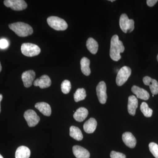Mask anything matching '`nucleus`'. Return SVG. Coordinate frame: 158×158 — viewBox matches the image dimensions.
I'll use <instances>...</instances> for the list:
<instances>
[{"label": "nucleus", "instance_id": "obj_1", "mask_svg": "<svg viewBox=\"0 0 158 158\" xmlns=\"http://www.w3.org/2000/svg\"><path fill=\"white\" fill-rule=\"evenodd\" d=\"M125 48L123 43L118 39V35H114L111 40L110 56L114 61H118L121 58V53L123 52Z\"/></svg>", "mask_w": 158, "mask_h": 158}, {"label": "nucleus", "instance_id": "obj_2", "mask_svg": "<svg viewBox=\"0 0 158 158\" xmlns=\"http://www.w3.org/2000/svg\"><path fill=\"white\" fill-rule=\"evenodd\" d=\"M9 28L20 37H26L33 34V29L28 24L22 22L13 23L9 25Z\"/></svg>", "mask_w": 158, "mask_h": 158}, {"label": "nucleus", "instance_id": "obj_3", "mask_svg": "<svg viewBox=\"0 0 158 158\" xmlns=\"http://www.w3.org/2000/svg\"><path fill=\"white\" fill-rule=\"evenodd\" d=\"M47 23L51 27L56 31H65L68 28V25L66 22L57 16L49 17L47 19Z\"/></svg>", "mask_w": 158, "mask_h": 158}, {"label": "nucleus", "instance_id": "obj_4", "mask_svg": "<svg viewBox=\"0 0 158 158\" xmlns=\"http://www.w3.org/2000/svg\"><path fill=\"white\" fill-rule=\"evenodd\" d=\"M21 49L23 55L27 57L35 56L40 52V49L38 46L29 43L23 44Z\"/></svg>", "mask_w": 158, "mask_h": 158}, {"label": "nucleus", "instance_id": "obj_5", "mask_svg": "<svg viewBox=\"0 0 158 158\" xmlns=\"http://www.w3.org/2000/svg\"><path fill=\"white\" fill-rule=\"evenodd\" d=\"M135 22L134 20L128 17L126 14H123L119 19V26L122 31L125 33H131L135 29Z\"/></svg>", "mask_w": 158, "mask_h": 158}, {"label": "nucleus", "instance_id": "obj_6", "mask_svg": "<svg viewBox=\"0 0 158 158\" xmlns=\"http://www.w3.org/2000/svg\"><path fill=\"white\" fill-rule=\"evenodd\" d=\"M131 74V70L128 66H123L117 73L116 83L118 86H121L127 82Z\"/></svg>", "mask_w": 158, "mask_h": 158}, {"label": "nucleus", "instance_id": "obj_7", "mask_svg": "<svg viewBox=\"0 0 158 158\" xmlns=\"http://www.w3.org/2000/svg\"><path fill=\"white\" fill-rule=\"evenodd\" d=\"M4 4L6 7L15 11H22L27 7V3L23 0H5Z\"/></svg>", "mask_w": 158, "mask_h": 158}, {"label": "nucleus", "instance_id": "obj_8", "mask_svg": "<svg viewBox=\"0 0 158 158\" xmlns=\"http://www.w3.org/2000/svg\"><path fill=\"white\" fill-rule=\"evenodd\" d=\"M24 117L30 127L36 126L39 122L40 118L33 110H28L25 112Z\"/></svg>", "mask_w": 158, "mask_h": 158}, {"label": "nucleus", "instance_id": "obj_9", "mask_svg": "<svg viewBox=\"0 0 158 158\" xmlns=\"http://www.w3.org/2000/svg\"><path fill=\"white\" fill-rule=\"evenodd\" d=\"M97 95L99 101L101 104H104L106 102L107 95L106 94V86L104 81H101L97 86Z\"/></svg>", "mask_w": 158, "mask_h": 158}, {"label": "nucleus", "instance_id": "obj_10", "mask_svg": "<svg viewBox=\"0 0 158 158\" xmlns=\"http://www.w3.org/2000/svg\"><path fill=\"white\" fill-rule=\"evenodd\" d=\"M35 76L36 74L34 70H28L23 73L22 75V79L24 86L26 88L31 87L35 79Z\"/></svg>", "mask_w": 158, "mask_h": 158}, {"label": "nucleus", "instance_id": "obj_11", "mask_svg": "<svg viewBox=\"0 0 158 158\" xmlns=\"http://www.w3.org/2000/svg\"><path fill=\"white\" fill-rule=\"evenodd\" d=\"M144 85L149 86L150 89L153 95H156L158 94V82L156 80L151 78L150 77L146 76L143 79Z\"/></svg>", "mask_w": 158, "mask_h": 158}, {"label": "nucleus", "instance_id": "obj_12", "mask_svg": "<svg viewBox=\"0 0 158 158\" xmlns=\"http://www.w3.org/2000/svg\"><path fill=\"white\" fill-rule=\"evenodd\" d=\"M52 81L48 76L44 75L39 78L35 80L34 82V85L36 87H39L41 89L48 88L51 86Z\"/></svg>", "mask_w": 158, "mask_h": 158}, {"label": "nucleus", "instance_id": "obj_13", "mask_svg": "<svg viewBox=\"0 0 158 158\" xmlns=\"http://www.w3.org/2000/svg\"><path fill=\"white\" fill-rule=\"evenodd\" d=\"M122 139L125 144L128 147L132 148L135 147L137 141L132 133L129 132L123 133L122 135Z\"/></svg>", "mask_w": 158, "mask_h": 158}, {"label": "nucleus", "instance_id": "obj_14", "mask_svg": "<svg viewBox=\"0 0 158 158\" xmlns=\"http://www.w3.org/2000/svg\"><path fill=\"white\" fill-rule=\"evenodd\" d=\"M74 155L77 158H89L90 153L84 148L78 145H75L73 148Z\"/></svg>", "mask_w": 158, "mask_h": 158}, {"label": "nucleus", "instance_id": "obj_15", "mask_svg": "<svg viewBox=\"0 0 158 158\" xmlns=\"http://www.w3.org/2000/svg\"><path fill=\"white\" fill-rule=\"evenodd\" d=\"M131 91L135 94L137 98L141 99L144 100H147L149 98V94L148 92L143 88L137 86H133L131 88Z\"/></svg>", "mask_w": 158, "mask_h": 158}, {"label": "nucleus", "instance_id": "obj_16", "mask_svg": "<svg viewBox=\"0 0 158 158\" xmlns=\"http://www.w3.org/2000/svg\"><path fill=\"white\" fill-rule=\"evenodd\" d=\"M138 106V100L137 97L134 95H131L128 98L127 110L128 113L132 116L135 115L136 109Z\"/></svg>", "mask_w": 158, "mask_h": 158}, {"label": "nucleus", "instance_id": "obj_17", "mask_svg": "<svg viewBox=\"0 0 158 158\" xmlns=\"http://www.w3.org/2000/svg\"><path fill=\"white\" fill-rule=\"evenodd\" d=\"M35 108L45 116H49L52 113L50 106L44 102H38L35 105Z\"/></svg>", "mask_w": 158, "mask_h": 158}, {"label": "nucleus", "instance_id": "obj_18", "mask_svg": "<svg viewBox=\"0 0 158 158\" xmlns=\"http://www.w3.org/2000/svg\"><path fill=\"white\" fill-rule=\"evenodd\" d=\"M88 110L84 107L79 108L74 113L73 117L76 121L81 122L87 118L88 116Z\"/></svg>", "mask_w": 158, "mask_h": 158}, {"label": "nucleus", "instance_id": "obj_19", "mask_svg": "<svg viewBox=\"0 0 158 158\" xmlns=\"http://www.w3.org/2000/svg\"><path fill=\"white\" fill-rule=\"evenodd\" d=\"M97 122L96 119L93 118H90L85 123L84 125V129L85 132L91 134L94 132L96 130Z\"/></svg>", "mask_w": 158, "mask_h": 158}, {"label": "nucleus", "instance_id": "obj_20", "mask_svg": "<svg viewBox=\"0 0 158 158\" xmlns=\"http://www.w3.org/2000/svg\"><path fill=\"white\" fill-rule=\"evenodd\" d=\"M31 156V151L28 148L25 146H20L15 152V158H29Z\"/></svg>", "mask_w": 158, "mask_h": 158}, {"label": "nucleus", "instance_id": "obj_21", "mask_svg": "<svg viewBox=\"0 0 158 158\" xmlns=\"http://www.w3.org/2000/svg\"><path fill=\"white\" fill-rule=\"evenodd\" d=\"M90 61L86 57H83L81 61V69L85 76H88L91 73L90 68Z\"/></svg>", "mask_w": 158, "mask_h": 158}, {"label": "nucleus", "instance_id": "obj_22", "mask_svg": "<svg viewBox=\"0 0 158 158\" xmlns=\"http://www.w3.org/2000/svg\"><path fill=\"white\" fill-rule=\"evenodd\" d=\"M86 46L91 53L95 55L97 52L98 48V44L96 40L93 38H88L86 42Z\"/></svg>", "mask_w": 158, "mask_h": 158}, {"label": "nucleus", "instance_id": "obj_23", "mask_svg": "<svg viewBox=\"0 0 158 158\" xmlns=\"http://www.w3.org/2000/svg\"><path fill=\"white\" fill-rule=\"evenodd\" d=\"M69 135L71 137L77 140L81 141L83 138V135L81 131L78 127L75 126H71L69 129Z\"/></svg>", "mask_w": 158, "mask_h": 158}, {"label": "nucleus", "instance_id": "obj_24", "mask_svg": "<svg viewBox=\"0 0 158 158\" xmlns=\"http://www.w3.org/2000/svg\"><path fill=\"white\" fill-rule=\"evenodd\" d=\"M86 90L84 88H79L74 94V99L76 102H78L83 100L86 98Z\"/></svg>", "mask_w": 158, "mask_h": 158}, {"label": "nucleus", "instance_id": "obj_25", "mask_svg": "<svg viewBox=\"0 0 158 158\" xmlns=\"http://www.w3.org/2000/svg\"><path fill=\"white\" fill-rule=\"evenodd\" d=\"M140 110L145 117H150L152 116V110L149 108L148 105L145 102H143L141 103Z\"/></svg>", "mask_w": 158, "mask_h": 158}, {"label": "nucleus", "instance_id": "obj_26", "mask_svg": "<svg viewBox=\"0 0 158 158\" xmlns=\"http://www.w3.org/2000/svg\"><path fill=\"white\" fill-rule=\"evenodd\" d=\"M71 85L70 82L68 80H65L61 84V90L62 93L67 94L70 92Z\"/></svg>", "mask_w": 158, "mask_h": 158}, {"label": "nucleus", "instance_id": "obj_27", "mask_svg": "<svg viewBox=\"0 0 158 158\" xmlns=\"http://www.w3.org/2000/svg\"><path fill=\"white\" fill-rule=\"evenodd\" d=\"M150 151L156 158H158V145L154 142H151L149 144Z\"/></svg>", "mask_w": 158, "mask_h": 158}, {"label": "nucleus", "instance_id": "obj_28", "mask_svg": "<svg viewBox=\"0 0 158 158\" xmlns=\"http://www.w3.org/2000/svg\"><path fill=\"white\" fill-rule=\"evenodd\" d=\"M110 157L111 158H126V156L122 153L113 151L110 153Z\"/></svg>", "mask_w": 158, "mask_h": 158}, {"label": "nucleus", "instance_id": "obj_29", "mask_svg": "<svg viewBox=\"0 0 158 158\" xmlns=\"http://www.w3.org/2000/svg\"><path fill=\"white\" fill-rule=\"evenodd\" d=\"M9 44L8 40L5 39L0 40V48L5 49L9 46Z\"/></svg>", "mask_w": 158, "mask_h": 158}, {"label": "nucleus", "instance_id": "obj_30", "mask_svg": "<svg viewBox=\"0 0 158 158\" xmlns=\"http://www.w3.org/2000/svg\"><path fill=\"white\" fill-rule=\"evenodd\" d=\"M158 2L157 0H147V4L149 7H152Z\"/></svg>", "mask_w": 158, "mask_h": 158}, {"label": "nucleus", "instance_id": "obj_31", "mask_svg": "<svg viewBox=\"0 0 158 158\" xmlns=\"http://www.w3.org/2000/svg\"><path fill=\"white\" fill-rule=\"evenodd\" d=\"M3 98V95L2 94H0V113H1V102L2 101V100Z\"/></svg>", "mask_w": 158, "mask_h": 158}, {"label": "nucleus", "instance_id": "obj_32", "mask_svg": "<svg viewBox=\"0 0 158 158\" xmlns=\"http://www.w3.org/2000/svg\"><path fill=\"white\" fill-rule=\"evenodd\" d=\"M2 65H1V62H0V72H1V71H2Z\"/></svg>", "mask_w": 158, "mask_h": 158}, {"label": "nucleus", "instance_id": "obj_33", "mask_svg": "<svg viewBox=\"0 0 158 158\" xmlns=\"http://www.w3.org/2000/svg\"><path fill=\"white\" fill-rule=\"evenodd\" d=\"M0 158H3L2 156L1 155V154H0Z\"/></svg>", "mask_w": 158, "mask_h": 158}, {"label": "nucleus", "instance_id": "obj_34", "mask_svg": "<svg viewBox=\"0 0 158 158\" xmlns=\"http://www.w3.org/2000/svg\"><path fill=\"white\" fill-rule=\"evenodd\" d=\"M110 2H114V1H114V0H113V1H110Z\"/></svg>", "mask_w": 158, "mask_h": 158}, {"label": "nucleus", "instance_id": "obj_35", "mask_svg": "<svg viewBox=\"0 0 158 158\" xmlns=\"http://www.w3.org/2000/svg\"><path fill=\"white\" fill-rule=\"evenodd\" d=\"M157 60H158V55H157Z\"/></svg>", "mask_w": 158, "mask_h": 158}]
</instances>
